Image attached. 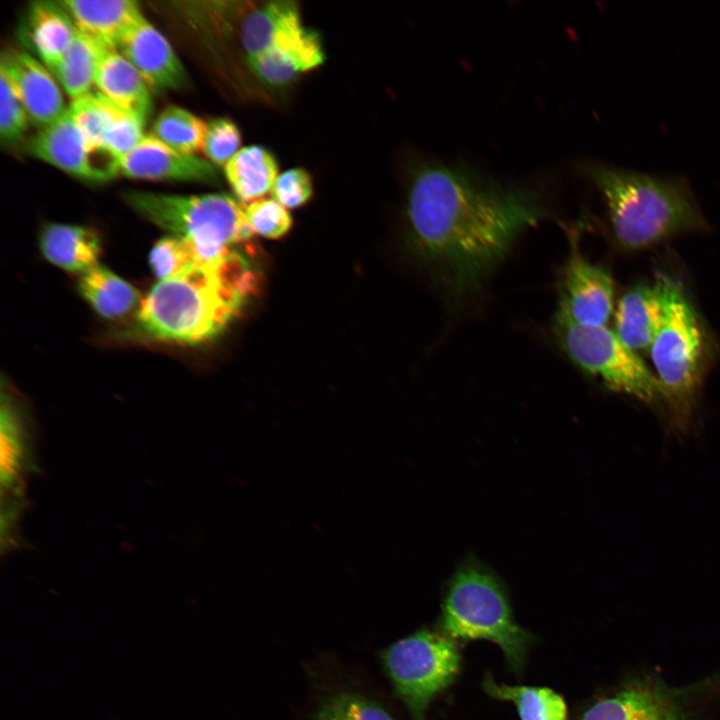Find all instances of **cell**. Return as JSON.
<instances>
[{"instance_id":"cell-1","label":"cell","mask_w":720,"mask_h":720,"mask_svg":"<svg viewBox=\"0 0 720 720\" xmlns=\"http://www.w3.org/2000/svg\"><path fill=\"white\" fill-rule=\"evenodd\" d=\"M546 215L538 191L465 165L412 167L406 216L413 245L453 294L477 289L516 238Z\"/></svg>"},{"instance_id":"cell-2","label":"cell","mask_w":720,"mask_h":720,"mask_svg":"<svg viewBox=\"0 0 720 720\" xmlns=\"http://www.w3.org/2000/svg\"><path fill=\"white\" fill-rule=\"evenodd\" d=\"M257 285L255 270L237 249L159 281L137 311L139 328L158 340L199 344L221 333Z\"/></svg>"},{"instance_id":"cell-3","label":"cell","mask_w":720,"mask_h":720,"mask_svg":"<svg viewBox=\"0 0 720 720\" xmlns=\"http://www.w3.org/2000/svg\"><path fill=\"white\" fill-rule=\"evenodd\" d=\"M580 170L601 193L612 234L626 250L645 249L706 228L684 177L651 175L593 161L583 163Z\"/></svg>"},{"instance_id":"cell-4","label":"cell","mask_w":720,"mask_h":720,"mask_svg":"<svg viewBox=\"0 0 720 720\" xmlns=\"http://www.w3.org/2000/svg\"><path fill=\"white\" fill-rule=\"evenodd\" d=\"M651 361L676 436L690 428L704 365L701 323L678 282L666 276V313L650 348Z\"/></svg>"},{"instance_id":"cell-5","label":"cell","mask_w":720,"mask_h":720,"mask_svg":"<svg viewBox=\"0 0 720 720\" xmlns=\"http://www.w3.org/2000/svg\"><path fill=\"white\" fill-rule=\"evenodd\" d=\"M123 199L140 216L191 242L204 261L223 256L253 235L245 206L226 193L128 191Z\"/></svg>"},{"instance_id":"cell-6","label":"cell","mask_w":720,"mask_h":720,"mask_svg":"<svg viewBox=\"0 0 720 720\" xmlns=\"http://www.w3.org/2000/svg\"><path fill=\"white\" fill-rule=\"evenodd\" d=\"M442 626L454 640L494 642L511 669H522L530 635L514 621L502 587L485 570L468 566L457 571L444 599Z\"/></svg>"},{"instance_id":"cell-7","label":"cell","mask_w":720,"mask_h":720,"mask_svg":"<svg viewBox=\"0 0 720 720\" xmlns=\"http://www.w3.org/2000/svg\"><path fill=\"white\" fill-rule=\"evenodd\" d=\"M555 336L568 357L583 371L599 377L611 390L646 403L661 400L657 378L635 351L606 326H583L557 313Z\"/></svg>"},{"instance_id":"cell-8","label":"cell","mask_w":720,"mask_h":720,"mask_svg":"<svg viewBox=\"0 0 720 720\" xmlns=\"http://www.w3.org/2000/svg\"><path fill=\"white\" fill-rule=\"evenodd\" d=\"M381 659L412 720H425L432 698L454 681L460 669L454 639L427 629L393 643Z\"/></svg>"},{"instance_id":"cell-9","label":"cell","mask_w":720,"mask_h":720,"mask_svg":"<svg viewBox=\"0 0 720 720\" xmlns=\"http://www.w3.org/2000/svg\"><path fill=\"white\" fill-rule=\"evenodd\" d=\"M720 700V671L674 686L638 678L591 706L581 720H708Z\"/></svg>"},{"instance_id":"cell-10","label":"cell","mask_w":720,"mask_h":720,"mask_svg":"<svg viewBox=\"0 0 720 720\" xmlns=\"http://www.w3.org/2000/svg\"><path fill=\"white\" fill-rule=\"evenodd\" d=\"M28 151L38 159L90 181H106L119 174L120 158L104 147L92 148L65 113L41 128L29 141Z\"/></svg>"},{"instance_id":"cell-11","label":"cell","mask_w":720,"mask_h":720,"mask_svg":"<svg viewBox=\"0 0 720 720\" xmlns=\"http://www.w3.org/2000/svg\"><path fill=\"white\" fill-rule=\"evenodd\" d=\"M614 284L602 267L586 260L574 242L561 276L557 313L583 326H605L613 313Z\"/></svg>"},{"instance_id":"cell-12","label":"cell","mask_w":720,"mask_h":720,"mask_svg":"<svg viewBox=\"0 0 720 720\" xmlns=\"http://www.w3.org/2000/svg\"><path fill=\"white\" fill-rule=\"evenodd\" d=\"M119 174L141 180H177L217 184L216 166L197 155L182 153L152 134L120 160Z\"/></svg>"},{"instance_id":"cell-13","label":"cell","mask_w":720,"mask_h":720,"mask_svg":"<svg viewBox=\"0 0 720 720\" xmlns=\"http://www.w3.org/2000/svg\"><path fill=\"white\" fill-rule=\"evenodd\" d=\"M117 50L136 68L150 89H176L187 80L170 43L144 17L122 36Z\"/></svg>"},{"instance_id":"cell-14","label":"cell","mask_w":720,"mask_h":720,"mask_svg":"<svg viewBox=\"0 0 720 720\" xmlns=\"http://www.w3.org/2000/svg\"><path fill=\"white\" fill-rule=\"evenodd\" d=\"M3 70L17 91L30 122L43 128L60 118L67 108L48 68L26 52H8L1 59Z\"/></svg>"},{"instance_id":"cell-15","label":"cell","mask_w":720,"mask_h":720,"mask_svg":"<svg viewBox=\"0 0 720 720\" xmlns=\"http://www.w3.org/2000/svg\"><path fill=\"white\" fill-rule=\"evenodd\" d=\"M665 313L666 276H661L623 294L615 311V333L633 351L649 349Z\"/></svg>"},{"instance_id":"cell-16","label":"cell","mask_w":720,"mask_h":720,"mask_svg":"<svg viewBox=\"0 0 720 720\" xmlns=\"http://www.w3.org/2000/svg\"><path fill=\"white\" fill-rule=\"evenodd\" d=\"M325 60L320 34L308 27L284 38L263 53L248 59L255 75L264 83L281 86Z\"/></svg>"},{"instance_id":"cell-17","label":"cell","mask_w":720,"mask_h":720,"mask_svg":"<svg viewBox=\"0 0 720 720\" xmlns=\"http://www.w3.org/2000/svg\"><path fill=\"white\" fill-rule=\"evenodd\" d=\"M0 480L8 505H17L33 466L32 440L25 419L10 394L2 390L0 413Z\"/></svg>"},{"instance_id":"cell-18","label":"cell","mask_w":720,"mask_h":720,"mask_svg":"<svg viewBox=\"0 0 720 720\" xmlns=\"http://www.w3.org/2000/svg\"><path fill=\"white\" fill-rule=\"evenodd\" d=\"M76 29L109 49H117L122 36L143 18L132 0L59 1Z\"/></svg>"},{"instance_id":"cell-19","label":"cell","mask_w":720,"mask_h":720,"mask_svg":"<svg viewBox=\"0 0 720 720\" xmlns=\"http://www.w3.org/2000/svg\"><path fill=\"white\" fill-rule=\"evenodd\" d=\"M97 91L120 108L148 119L152 101L149 87L136 68L117 50L101 55L95 78Z\"/></svg>"},{"instance_id":"cell-20","label":"cell","mask_w":720,"mask_h":720,"mask_svg":"<svg viewBox=\"0 0 720 720\" xmlns=\"http://www.w3.org/2000/svg\"><path fill=\"white\" fill-rule=\"evenodd\" d=\"M40 249L50 263L82 274L98 264L102 245L98 234L89 227L51 223L41 231Z\"/></svg>"},{"instance_id":"cell-21","label":"cell","mask_w":720,"mask_h":720,"mask_svg":"<svg viewBox=\"0 0 720 720\" xmlns=\"http://www.w3.org/2000/svg\"><path fill=\"white\" fill-rule=\"evenodd\" d=\"M304 27L296 2H268L253 9L244 18L240 30L241 43L247 58L250 59Z\"/></svg>"},{"instance_id":"cell-22","label":"cell","mask_w":720,"mask_h":720,"mask_svg":"<svg viewBox=\"0 0 720 720\" xmlns=\"http://www.w3.org/2000/svg\"><path fill=\"white\" fill-rule=\"evenodd\" d=\"M28 38L42 63L52 72L76 33V27L60 2L31 4L27 22Z\"/></svg>"},{"instance_id":"cell-23","label":"cell","mask_w":720,"mask_h":720,"mask_svg":"<svg viewBox=\"0 0 720 720\" xmlns=\"http://www.w3.org/2000/svg\"><path fill=\"white\" fill-rule=\"evenodd\" d=\"M279 166L275 156L261 145L241 148L224 166V173L235 197L253 202L272 191Z\"/></svg>"},{"instance_id":"cell-24","label":"cell","mask_w":720,"mask_h":720,"mask_svg":"<svg viewBox=\"0 0 720 720\" xmlns=\"http://www.w3.org/2000/svg\"><path fill=\"white\" fill-rule=\"evenodd\" d=\"M78 288L91 307L108 319L123 317L141 303L131 284L99 264L80 274Z\"/></svg>"},{"instance_id":"cell-25","label":"cell","mask_w":720,"mask_h":720,"mask_svg":"<svg viewBox=\"0 0 720 720\" xmlns=\"http://www.w3.org/2000/svg\"><path fill=\"white\" fill-rule=\"evenodd\" d=\"M107 49L76 29L73 40L53 71L72 100L93 92L98 64Z\"/></svg>"},{"instance_id":"cell-26","label":"cell","mask_w":720,"mask_h":720,"mask_svg":"<svg viewBox=\"0 0 720 720\" xmlns=\"http://www.w3.org/2000/svg\"><path fill=\"white\" fill-rule=\"evenodd\" d=\"M483 688L493 698L512 701L521 720H567L563 698L549 688L498 684L490 677Z\"/></svg>"},{"instance_id":"cell-27","label":"cell","mask_w":720,"mask_h":720,"mask_svg":"<svg viewBox=\"0 0 720 720\" xmlns=\"http://www.w3.org/2000/svg\"><path fill=\"white\" fill-rule=\"evenodd\" d=\"M207 123L185 108L171 105L156 117L152 135L168 146L186 154L202 150Z\"/></svg>"},{"instance_id":"cell-28","label":"cell","mask_w":720,"mask_h":720,"mask_svg":"<svg viewBox=\"0 0 720 720\" xmlns=\"http://www.w3.org/2000/svg\"><path fill=\"white\" fill-rule=\"evenodd\" d=\"M204 261L188 240L169 235L159 239L149 254V264L159 281L180 276Z\"/></svg>"},{"instance_id":"cell-29","label":"cell","mask_w":720,"mask_h":720,"mask_svg":"<svg viewBox=\"0 0 720 720\" xmlns=\"http://www.w3.org/2000/svg\"><path fill=\"white\" fill-rule=\"evenodd\" d=\"M114 106L112 101L98 91L72 100L68 111L90 147H103V136L110 123Z\"/></svg>"},{"instance_id":"cell-30","label":"cell","mask_w":720,"mask_h":720,"mask_svg":"<svg viewBox=\"0 0 720 720\" xmlns=\"http://www.w3.org/2000/svg\"><path fill=\"white\" fill-rule=\"evenodd\" d=\"M313 720H393L376 702L359 694L342 692L327 698Z\"/></svg>"},{"instance_id":"cell-31","label":"cell","mask_w":720,"mask_h":720,"mask_svg":"<svg viewBox=\"0 0 720 720\" xmlns=\"http://www.w3.org/2000/svg\"><path fill=\"white\" fill-rule=\"evenodd\" d=\"M241 141V132L234 121L226 117L214 118L207 123L202 151L213 165L225 166L240 150Z\"/></svg>"},{"instance_id":"cell-32","label":"cell","mask_w":720,"mask_h":720,"mask_svg":"<svg viewBox=\"0 0 720 720\" xmlns=\"http://www.w3.org/2000/svg\"><path fill=\"white\" fill-rule=\"evenodd\" d=\"M144 125L141 118L115 104L102 146L121 159L143 139Z\"/></svg>"},{"instance_id":"cell-33","label":"cell","mask_w":720,"mask_h":720,"mask_svg":"<svg viewBox=\"0 0 720 720\" xmlns=\"http://www.w3.org/2000/svg\"><path fill=\"white\" fill-rule=\"evenodd\" d=\"M245 213L253 233L268 239L284 236L292 226L286 207L275 199H259L245 206Z\"/></svg>"},{"instance_id":"cell-34","label":"cell","mask_w":720,"mask_h":720,"mask_svg":"<svg viewBox=\"0 0 720 720\" xmlns=\"http://www.w3.org/2000/svg\"><path fill=\"white\" fill-rule=\"evenodd\" d=\"M30 119L17 91L6 73L0 69V136L3 142L14 143L22 138Z\"/></svg>"},{"instance_id":"cell-35","label":"cell","mask_w":720,"mask_h":720,"mask_svg":"<svg viewBox=\"0 0 720 720\" xmlns=\"http://www.w3.org/2000/svg\"><path fill=\"white\" fill-rule=\"evenodd\" d=\"M313 181L307 170L291 168L279 174L272 188L273 199L286 208H298L313 196Z\"/></svg>"}]
</instances>
